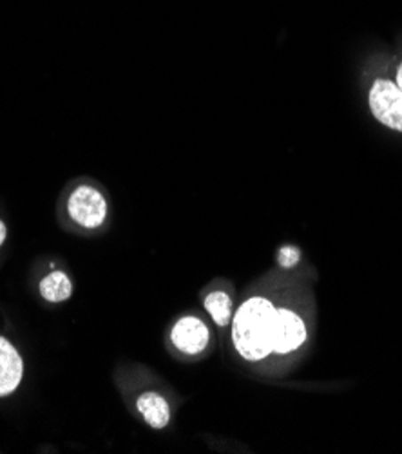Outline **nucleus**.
<instances>
[{
  "label": "nucleus",
  "mask_w": 402,
  "mask_h": 454,
  "mask_svg": "<svg viewBox=\"0 0 402 454\" xmlns=\"http://www.w3.org/2000/svg\"><path fill=\"white\" fill-rule=\"evenodd\" d=\"M306 326L297 313L276 308L264 297L245 301L234 315L233 340L247 360H263L271 353L288 355L306 340Z\"/></svg>",
  "instance_id": "f257e3e1"
},
{
  "label": "nucleus",
  "mask_w": 402,
  "mask_h": 454,
  "mask_svg": "<svg viewBox=\"0 0 402 454\" xmlns=\"http://www.w3.org/2000/svg\"><path fill=\"white\" fill-rule=\"evenodd\" d=\"M370 109L386 127L402 132V89L390 80H377L370 89Z\"/></svg>",
  "instance_id": "f03ea898"
},
{
  "label": "nucleus",
  "mask_w": 402,
  "mask_h": 454,
  "mask_svg": "<svg viewBox=\"0 0 402 454\" xmlns=\"http://www.w3.org/2000/svg\"><path fill=\"white\" fill-rule=\"evenodd\" d=\"M67 210L71 219L83 229H99L107 215L104 196L91 187L76 189L69 198Z\"/></svg>",
  "instance_id": "7ed1b4c3"
},
{
  "label": "nucleus",
  "mask_w": 402,
  "mask_h": 454,
  "mask_svg": "<svg viewBox=\"0 0 402 454\" xmlns=\"http://www.w3.org/2000/svg\"><path fill=\"white\" fill-rule=\"evenodd\" d=\"M172 344L187 353V355H198L201 353L210 339L209 328L198 317H184V319L177 321L170 332Z\"/></svg>",
  "instance_id": "20e7f679"
},
{
  "label": "nucleus",
  "mask_w": 402,
  "mask_h": 454,
  "mask_svg": "<svg viewBox=\"0 0 402 454\" xmlns=\"http://www.w3.org/2000/svg\"><path fill=\"white\" fill-rule=\"evenodd\" d=\"M22 373L24 364L19 351L8 339L0 337V396H8L19 387Z\"/></svg>",
  "instance_id": "39448f33"
},
{
  "label": "nucleus",
  "mask_w": 402,
  "mask_h": 454,
  "mask_svg": "<svg viewBox=\"0 0 402 454\" xmlns=\"http://www.w3.org/2000/svg\"><path fill=\"white\" fill-rule=\"evenodd\" d=\"M138 411L140 415L144 417V420L154 427V429H163L169 420H170V410H169V403L167 400L154 393V391H149V393H144L140 398H138Z\"/></svg>",
  "instance_id": "423d86ee"
},
{
  "label": "nucleus",
  "mask_w": 402,
  "mask_h": 454,
  "mask_svg": "<svg viewBox=\"0 0 402 454\" xmlns=\"http://www.w3.org/2000/svg\"><path fill=\"white\" fill-rule=\"evenodd\" d=\"M42 297L50 302H64L73 294V283L64 271H53L40 283Z\"/></svg>",
  "instance_id": "0eeeda50"
},
{
  "label": "nucleus",
  "mask_w": 402,
  "mask_h": 454,
  "mask_svg": "<svg viewBox=\"0 0 402 454\" xmlns=\"http://www.w3.org/2000/svg\"><path fill=\"white\" fill-rule=\"evenodd\" d=\"M205 309L217 326H227L233 317V301L225 292H212L205 299Z\"/></svg>",
  "instance_id": "6e6552de"
},
{
  "label": "nucleus",
  "mask_w": 402,
  "mask_h": 454,
  "mask_svg": "<svg viewBox=\"0 0 402 454\" xmlns=\"http://www.w3.org/2000/svg\"><path fill=\"white\" fill-rule=\"evenodd\" d=\"M301 259V252L296 247H283L278 254V261L283 268H292L299 262Z\"/></svg>",
  "instance_id": "1a4fd4ad"
},
{
  "label": "nucleus",
  "mask_w": 402,
  "mask_h": 454,
  "mask_svg": "<svg viewBox=\"0 0 402 454\" xmlns=\"http://www.w3.org/2000/svg\"><path fill=\"white\" fill-rule=\"evenodd\" d=\"M6 224L0 221V247H3V243H4V239H6Z\"/></svg>",
  "instance_id": "9d476101"
},
{
  "label": "nucleus",
  "mask_w": 402,
  "mask_h": 454,
  "mask_svg": "<svg viewBox=\"0 0 402 454\" xmlns=\"http://www.w3.org/2000/svg\"><path fill=\"white\" fill-rule=\"evenodd\" d=\"M397 85L402 89V64L398 67V73H397Z\"/></svg>",
  "instance_id": "9b49d317"
}]
</instances>
